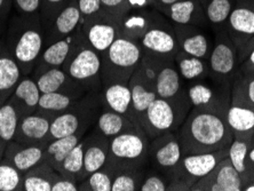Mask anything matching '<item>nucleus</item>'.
Wrapping results in <instances>:
<instances>
[{"mask_svg":"<svg viewBox=\"0 0 254 191\" xmlns=\"http://www.w3.org/2000/svg\"><path fill=\"white\" fill-rule=\"evenodd\" d=\"M52 191H78V183L60 174V178L54 183Z\"/></svg>","mask_w":254,"mask_h":191,"instance_id":"nucleus-50","label":"nucleus"},{"mask_svg":"<svg viewBox=\"0 0 254 191\" xmlns=\"http://www.w3.org/2000/svg\"><path fill=\"white\" fill-rule=\"evenodd\" d=\"M84 140L83 180L93 172L102 168L109 159V138L102 135L99 130L93 128L91 132L86 134Z\"/></svg>","mask_w":254,"mask_h":191,"instance_id":"nucleus-22","label":"nucleus"},{"mask_svg":"<svg viewBox=\"0 0 254 191\" xmlns=\"http://www.w3.org/2000/svg\"><path fill=\"white\" fill-rule=\"evenodd\" d=\"M145 170H124L116 172L111 191H139Z\"/></svg>","mask_w":254,"mask_h":191,"instance_id":"nucleus-41","label":"nucleus"},{"mask_svg":"<svg viewBox=\"0 0 254 191\" xmlns=\"http://www.w3.org/2000/svg\"><path fill=\"white\" fill-rule=\"evenodd\" d=\"M143 54L154 56L164 62L174 61L179 52V44L173 24L164 16L139 40Z\"/></svg>","mask_w":254,"mask_h":191,"instance_id":"nucleus-12","label":"nucleus"},{"mask_svg":"<svg viewBox=\"0 0 254 191\" xmlns=\"http://www.w3.org/2000/svg\"><path fill=\"white\" fill-rule=\"evenodd\" d=\"M136 124H134L127 116L103 108L93 128L99 130L102 135L110 140L111 137L127 132V130L134 128Z\"/></svg>","mask_w":254,"mask_h":191,"instance_id":"nucleus-33","label":"nucleus"},{"mask_svg":"<svg viewBox=\"0 0 254 191\" xmlns=\"http://www.w3.org/2000/svg\"><path fill=\"white\" fill-rule=\"evenodd\" d=\"M129 9H141V8H154L155 0H127Z\"/></svg>","mask_w":254,"mask_h":191,"instance_id":"nucleus-52","label":"nucleus"},{"mask_svg":"<svg viewBox=\"0 0 254 191\" xmlns=\"http://www.w3.org/2000/svg\"><path fill=\"white\" fill-rule=\"evenodd\" d=\"M36 81L40 89V93L60 92L79 97L87 93L78 82L74 81L65 72L62 66L48 69L44 73L40 74V76L37 77Z\"/></svg>","mask_w":254,"mask_h":191,"instance_id":"nucleus-25","label":"nucleus"},{"mask_svg":"<svg viewBox=\"0 0 254 191\" xmlns=\"http://www.w3.org/2000/svg\"><path fill=\"white\" fill-rule=\"evenodd\" d=\"M21 117L20 111L9 100L0 107V138L6 145L14 140Z\"/></svg>","mask_w":254,"mask_h":191,"instance_id":"nucleus-39","label":"nucleus"},{"mask_svg":"<svg viewBox=\"0 0 254 191\" xmlns=\"http://www.w3.org/2000/svg\"><path fill=\"white\" fill-rule=\"evenodd\" d=\"M86 134H87V132H77L72 135L50 141L45 147L44 162L50 164L58 172L61 167L63 160L68 156V153L83 140Z\"/></svg>","mask_w":254,"mask_h":191,"instance_id":"nucleus-31","label":"nucleus"},{"mask_svg":"<svg viewBox=\"0 0 254 191\" xmlns=\"http://www.w3.org/2000/svg\"><path fill=\"white\" fill-rule=\"evenodd\" d=\"M235 81L240 86L241 91L246 97V100L254 107V74L244 76L238 71L237 77L235 78Z\"/></svg>","mask_w":254,"mask_h":191,"instance_id":"nucleus-47","label":"nucleus"},{"mask_svg":"<svg viewBox=\"0 0 254 191\" xmlns=\"http://www.w3.org/2000/svg\"><path fill=\"white\" fill-rule=\"evenodd\" d=\"M79 99V96L66 94V93H42L37 111L50 115L55 118L60 114L70 109Z\"/></svg>","mask_w":254,"mask_h":191,"instance_id":"nucleus-36","label":"nucleus"},{"mask_svg":"<svg viewBox=\"0 0 254 191\" xmlns=\"http://www.w3.org/2000/svg\"><path fill=\"white\" fill-rule=\"evenodd\" d=\"M243 180L230 160L225 158L210 174L191 187L190 191H242Z\"/></svg>","mask_w":254,"mask_h":191,"instance_id":"nucleus-18","label":"nucleus"},{"mask_svg":"<svg viewBox=\"0 0 254 191\" xmlns=\"http://www.w3.org/2000/svg\"><path fill=\"white\" fill-rule=\"evenodd\" d=\"M190 110L191 109L156 97L144 112L140 126L150 140L162 134L177 132Z\"/></svg>","mask_w":254,"mask_h":191,"instance_id":"nucleus-9","label":"nucleus"},{"mask_svg":"<svg viewBox=\"0 0 254 191\" xmlns=\"http://www.w3.org/2000/svg\"><path fill=\"white\" fill-rule=\"evenodd\" d=\"M77 31L66 38L60 39L54 41L50 45H46L40 54L37 64L33 69L31 77L36 78L44 73L45 71L52 68H60L63 65V63L66 61L68 56L72 51L73 45L76 43Z\"/></svg>","mask_w":254,"mask_h":191,"instance_id":"nucleus-23","label":"nucleus"},{"mask_svg":"<svg viewBox=\"0 0 254 191\" xmlns=\"http://www.w3.org/2000/svg\"><path fill=\"white\" fill-rule=\"evenodd\" d=\"M103 109L101 91L87 92L72 107L57 116L51 124L50 141L77 132H91Z\"/></svg>","mask_w":254,"mask_h":191,"instance_id":"nucleus-3","label":"nucleus"},{"mask_svg":"<svg viewBox=\"0 0 254 191\" xmlns=\"http://www.w3.org/2000/svg\"><path fill=\"white\" fill-rule=\"evenodd\" d=\"M225 31L236 45L240 55L254 37V0H235Z\"/></svg>","mask_w":254,"mask_h":191,"instance_id":"nucleus-15","label":"nucleus"},{"mask_svg":"<svg viewBox=\"0 0 254 191\" xmlns=\"http://www.w3.org/2000/svg\"><path fill=\"white\" fill-rule=\"evenodd\" d=\"M77 3L81 14V21L103 9L101 0H77Z\"/></svg>","mask_w":254,"mask_h":191,"instance_id":"nucleus-49","label":"nucleus"},{"mask_svg":"<svg viewBox=\"0 0 254 191\" xmlns=\"http://www.w3.org/2000/svg\"><path fill=\"white\" fill-rule=\"evenodd\" d=\"M103 108L118 112L129 118L132 108V93L128 84L115 82L101 89ZM130 119V118H129Z\"/></svg>","mask_w":254,"mask_h":191,"instance_id":"nucleus-30","label":"nucleus"},{"mask_svg":"<svg viewBox=\"0 0 254 191\" xmlns=\"http://www.w3.org/2000/svg\"><path fill=\"white\" fill-rule=\"evenodd\" d=\"M163 17V14L158 10H152L150 8L129 9L121 20H119V29L121 36L129 40L139 43L148 30Z\"/></svg>","mask_w":254,"mask_h":191,"instance_id":"nucleus-21","label":"nucleus"},{"mask_svg":"<svg viewBox=\"0 0 254 191\" xmlns=\"http://www.w3.org/2000/svg\"><path fill=\"white\" fill-rule=\"evenodd\" d=\"M150 138L141 126L127 130L109 140V159L116 171L145 170L149 163Z\"/></svg>","mask_w":254,"mask_h":191,"instance_id":"nucleus-5","label":"nucleus"},{"mask_svg":"<svg viewBox=\"0 0 254 191\" xmlns=\"http://www.w3.org/2000/svg\"><path fill=\"white\" fill-rule=\"evenodd\" d=\"M251 142L252 140L234 137L229 145V149H228V159L230 160L235 170L240 173L243 181L246 179L249 173L248 153Z\"/></svg>","mask_w":254,"mask_h":191,"instance_id":"nucleus-40","label":"nucleus"},{"mask_svg":"<svg viewBox=\"0 0 254 191\" xmlns=\"http://www.w3.org/2000/svg\"><path fill=\"white\" fill-rule=\"evenodd\" d=\"M45 147L46 145L22 144L16 141H10L6 145L2 158L8 160L24 175L37 165L44 162Z\"/></svg>","mask_w":254,"mask_h":191,"instance_id":"nucleus-24","label":"nucleus"},{"mask_svg":"<svg viewBox=\"0 0 254 191\" xmlns=\"http://www.w3.org/2000/svg\"><path fill=\"white\" fill-rule=\"evenodd\" d=\"M157 97L167 100L178 106L191 109L187 95V87L184 85L180 73L175 66L174 61L164 63L155 82Z\"/></svg>","mask_w":254,"mask_h":191,"instance_id":"nucleus-16","label":"nucleus"},{"mask_svg":"<svg viewBox=\"0 0 254 191\" xmlns=\"http://www.w3.org/2000/svg\"><path fill=\"white\" fill-rule=\"evenodd\" d=\"M70 1L71 0H43L42 8H40L43 28L46 27Z\"/></svg>","mask_w":254,"mask_h":191,"instance_id":"nucleus-45","label":"nucleus"},{"mask_svg":"<svg viewBox=\"0 0 254 191\" xmlns=\"http://www.w3.org/2000/svg\"><path fill=\"white\" fill-rule=\"evenodd\" d=\"M177 135L184 155L216 151L229 147L234 138L226 116L199 108H191Z\"/></svg>","mask_w":254,"mask_h":191,"instance_id":"nucleus-1","label":"nucleus"},{"mask_svg":"<svg viewBox=\"0 0 254 191\" xmlns=\"http://www.w3.org/2000/svg\"><path fill=\"white\" fill-rule=\"evenodd\" d=\"M207 64L211 81L219 85L233 86L240 71V56L236 45L225 30L215 32Z\"/></svg>","mask_w":254,"mask_h":191,"instance_id":"nucleus-8","label":"nucleus"},{"mask_svg":"<svg viewBox=\"0 0 254 191\" xmlns=\"http://www.w3.org/2000/svg\"><path fill=\"white\" fill-rule=\"evenodd\" d=\"M60 173L46 162L40 163L23 175L22 191H52Z\"/></svg>","mask_w":254,"mask_h":191,"instance_id":"nucleus-32","label":"nucleus"},{"mask_svg":"<svg viewBox=\"0 0 254 191\" xmlns=\"http://www.w3.org/2000/svg\"><path fill=\"white\" fill-rule=\"evenodd\" d=\"M240 72L244 76L254 74V47L250 51V53L245 56L240 64Z\"/></svg>","mask_w":254,"mask_h":191,"instance_id":"nucleus-51","label":"nucleus"},{"mask_svg":"<svg viewBox=\"0 0 254 191\" xmlns=\"http://www.w3.org/2000/svg\"><path fill=\"white\" fill-rule=\"evenodd\" d=\"M6 48H7L6 40L3 39V38H0V56H1L3 52L6 51Z\"/></svg>","mask_w":254,"mask_h":191,"instance_id":"nucleus-55","label":"nucleus"},{"mask_svg":"<svg viewBox=\"0 0 254 191\" xmlns=\"http://www.w3.org/2000/svg\"><path fill=\"white\" fill-rule=\"evenodd\" d=\"M228 149L229 147L212 152L189 153L182 156L180 164L170 179L167 191H190L198 180L210 174L223 159L227 158Z\"/></svg>","mask_w":254,"mask_h":191,"instance_id":"nucleus-7","label":"nucleus"},{"mask_svg":"<svg viewBox=\"0 0 254 191\" xmlns=\"http://www.w3.org/2000/svg\"><path fill=\"white\" fill-rule=\"evenodd\" d=\"M143 52L137 41L118 37L113 45L101 55V81L103 86L128 81L141 61Z\"/></svg>","mask_w":254,"mask_h":191,"instance_id":"nucleus-4","label":"nucleus"},{"mask_svg":"<svg viewBox=\"0 0 254 191\" xmlns=\"http://www.w3.org/2000/svg\"><path fill=\"white\" fill-rule=\"evenodd\" d=\"M206 80L195 81L187 86V95L191 108L210 110L227 116L231 100V86L219 85Z\"/></svg>","mask_w":254,"mask_h":191,"instance_id":"nucleus-11","label":"nucleus"},{"mask_svg":"<svg viewBox=\"0 0 254 191\" xmlns=\"http://www.w3.org/2000/svg\"><path fill=\"white\" fill-rule=\"evenodd\" d=\"M128 86L132 93V108H130V121L140 126L141 119L148 107L154 101L157 94L155 86L143 79L136 71L130 77Z\"/></svg>","mask_w":254,"mask_h":191,"instance_id":"nucleus-26","label":"nucleus"},{"mask_svg":"<svg viewBox=\"0 0 254 191\" xmlns=\"http://www.w3.org/2000/svg\"><path fill=\"white\" fill-rule=\"evenodd\" d=\"M5 149H6V144L3 143V142L1 141V138H0V160L2 159L3 152H5Z\"/></svg>","mask_w":254,"mask_h":191,"instance_id":"nucleus-56","label":"nucleus"},{"mask_svg":"<svg viewBox=\"0 0 254 191\" xmlns=\"http://www.w3.org/2000/svg\"><path fill=\"white\" fill-rule=\"evenodd\" d=\"M9 53L20 65L22 74H31L45 47V35L40 14L15 16L6 36Z\"/></svg>","mask_w":254,"mask_h":191,"instance_id":"nucleus-2","label":"nucleus"},{"mask_svg":"<svg viewBox=\"0 0 254 191\" xmlns=\"http://www.w3.org/2000/svg\"><path fill=\"white\" fill-rule=\"evenodd\" d=\"M116 167L110 162H107L102 168L93 172L78 185L80 191H111L113 181L116 174Z\"/></svg>","mask_w":254,"mask_h":191,"instance_id":"nucleus-37","label":"nucleus"},{"mask_svg":"<svg viewBox=\"0 0 254 191\" xmlns=\"http://www.w3.org/2000/svg\"><path fill=\"white\" fill-rule=\"evenodd\" d=\"M165 16L169 17L173 24L208 27L199 0H179L170 6Z\"/></svg>","mask_w":254,"mask_h":191,"instance_id":"nucleus-27","label":"nucleus"},{"mask_svg":"<svg viewBox=\"0 0 254 191\" xmlns=\"http://www.w3.org/2000/svg\"><path fill=\"white\" fill-rule=\"evenodd\" d=\"M184 152L179 141L177 132H170L151 138L149 143V163L163 173L165 177L171 179L174 174L179 164H180Z\"/></svg>","mask_w":254,"mask_h":191,"instance_id":"nucleus-13","label":"nucleus"},{"mask_svg":"<svg viewBox=\"0 0 254 191\" xmlns=\"http://www.w3.org/2000/svg\"><path fill=\"white\" fill-rule=\"evenodd\" d=\"M81 24V14L77 0L71 1L44 28L45 46L73 35Z\"/></svg>","mask_w":254,"mask_h":191,"instance_id":"nucleus-20","label":"nucleus"},{"mask_svg":"<svg viewBox=\"0 0 254 191\" xmlns=\"http://www.w3.org/2000/svg\"><path fill=\"white\" fill-rule=\"evenodd\" d=\"M199 1L203 7L208 27H211L214 32L225 30L235 0H199Z\"/></svg>","mask_w":254,"mask_h":191,"instance_id":"nucleus-35","label":"nucleus"},{"mask_svg":"<svg viewBox=\"0 0 254 191\" xmlns=\"http://www.w3.org/2000/svg\"><path fill=\"white\" fill-rule=\"evenodd\" d=\"M169 181L170 179L158 171L145 173L139 191H167Z\"/></svg>","mask_w":254,"mask_h":191,"instance_id":"nucleus-44","label":"nucleus"},{"mask_svg":"<svg viewBox=\"0 0 254 191\" xmlns=\"http://www.w3.org/2000/svg\"><path fill=\"white\" fill-rule=\"evenodd\" d=\"M22 77L20 65L6 48L0 56V107L9 100Z\"/></svg>","mask_w":254,"mask_h":191,"instance_id":"nucleus-29","label":"nucleus"},{"mask_svg":"<svg viewBox=\"0 0 254 191\" xmlns=\"http://www.w3.org/2000/svg\"><path fill=\"white\" fill-rule=\"evenodd\" d=\"M43 0H13L15 8L20 15L32 16L40 14Z\"/></svg>","mask_w":254,"mask_h":191,"instance_id":"nucleus-46","label":"nucleus"},{"mask_svg":"<svg viewBox=\"0 0 254 191\" xmlns=\"http://www.w3.org/2000/svg\"><path fill=\"white\" fill-rule=\"evenodd\" d=\"M40 95L42 93L36 79L28 74L21 78L12 96L9 97V101L20 111L21 116H27L38 109Z\"/></svg>","mask_w":254,"mask_h":191,"instance_id":"nucleus-28","label":"nucleus"},{"mask_svg":"<svg viewBox=\"0 0 254 191\" xmlns=\"http://www.w3.org/2000/svg\"><path fill=\"white\" fill-rule=\"evenodd\" d=\"M226 118L234 137L253 140L254 107L246 100L235 80L231 86L230 106L228 108Z\"/></svg>","mask_w":254,"mask_h":191,"instance_id":"nucleus-14","label":"nucleus"},{"mask_svg":"<svg viewBox=\"0 0 254 191\" xmlns=\"http://www.w3.org/2000/svg\"><path fill=\"white\" fill-rule=\"evenodd\" d=\"M103 9L114 15L117 18H121L128 12L129 7L127 0H101Z\"/></svg>","mask_w":254,"mask_h":191,"instance_id":"nucleus-48","label":"nucleus"},{"mask_svg":"<svg viewBox=\"0 0 254 191\" xmlns=\"http://www.w3.org/2000/svg\"><path fill=\"white\" fill-rule=\"evenodd\" d=\"M12 6L13 0H0V21L5 22Z\"/></svg>","mask_w":254,"mask_h":191,"instance_id":"nucleus-54","label":"nucleus"},{"mask_svg":"<svg viewBox=\"0 0 254 191\" xmlns=\"http://www.w3.org/2000/svg\"><path fill=\"white\" fill-rule=\"evenodd\" d=\"M173 28L179 44V51L207 61L214 39H212L203 28L182 24H173Z\"/></svg>","mask_w":254,"mask_h":191,"instance_id":"nucleus-19","label":"nucleus"},{"mask_svg":"<svg viewBox=\"0 0 254 191\" xmlns=\"http://www.w3.org/2000/svg\"><path fill=\"white\" fill-rule=\"evenodd\" d=\"M3 29H5V24H3V21H0V36H1ZM0 38H1V37H0Z\"/></svg>","mask_w":254,"mask_h":191,"instance_id":"nucleus-57","label":"nucleus"},{"mask_svg":"<svg viewBox=\"0 0 254 191\" xmlns=\"http://www.w3.org/2000/svg\"><path fill=\"white\" fill-rule=\"evenodd\" d=\"M175 66L185 81L195 82L208 78V64L206 60L187 55L179 51L174 58Z\"/></svg>","mask_w":254,"mask_h":191,"instance_id":"nucleus-34","label":"nucleus"},{"mask_svg":"<svg viewBox=\"0 0 254 191\" xmlns=\"http://www.w3.org/2000/svg\"><path fill=\"white\" fill-rule=\"evenodd\" d=\"M164 63L166 62H164L159 59H156L154 56L143 54L135 71L142 78H143V79H145L148 82H150L151 85L155 86L157 76H158L159 71L164 65Z\"/></svg>","mask_w":254,"mask_h":191,"instance_id":"nucleus-43","label":"nucleus"},{"mask_svg":"<svg viewBox=\"0 0 254 191\" xmlns=\"http://www.w3.org/2000/svg\"><path fill=\"white\" fill-rule=\"evenodd\" d=\"M85 137V136H84ZM84 148H85V140L83 138L72 150H71L68 156L65 157L64 160L58 171L62 177L68 178L72 181L79 182L83 180V172H84Z\"/></svg>","mask_w":254,"mask_h":191,"instance_id":"nucleus-38","label":"nucleus"},{"mask_svg":"<svg viewBox=\"0 0 254 191\" xmlns=\"http://www.w3.org/2000/svg\"><path fill=\"white\" fill-rule=\"evenodd\" d=\"M54 117L43 112L22 116L14 140L22 144L46 145L50 142L51 124Z\"/></svg>","mask_w":254,"mask_h":191,"instance_id":"nucleus-17","label":"nucleus"},{"mask_svg":"<svg viewBox=\"0 0 254 191\" xmlns=\"http://www.w3.org/2000/svg\"><path fill=\"white\" fill-rule=\"evenodd\" d=\"M23 174L8 160H0V191H22Z\"/></svg>","mask_w":254,"mask_h":191,"instance_id":"nucleus-42","label":"nucleus"},{"mask_svg":"<svg viewBox=\"0 0 254 191\" xmlns=\"http://www.w3.org/2000/svg\"><path fill=\"white\" fill-rule=\"evenodd\" d=\"M177 1H179V0H155L154 8L165 16V13L170 8V6H172Z\"/></svg>","mask_w":254,"mask_h":191,"instance_id":"nucleus-53","label":"nucleus"},{"mask_svg":"<svg viewBox=\"0 0 254 191\" xmlns=\"http://www.w3.org/2000/svg\"><path fill=\"white\" fill-rule=\"evenodd\" d=\"M81 35L87 45L102 55L114 41L121 37L119 18L102 9L84 18L80 24Z\"/></svg>","mask_w":254,"mask_h":191,"instance_id":"nucleus-10","label":"nucleus"},{"mask_svg":"<svg viewBox=\"0 0 254 191\" xmlns=\"http://www.w3.org/2000/svg\"><path fill=\"white\" fill-rule=\"evenodd\" d=\"M62 68L86 92L102 89V81H101L102 59L98 52L86 43L81 35L80 27L77 30V38L72 51L66 61L63 63Z\"/></svg>","mask_w":254,"mask_h":191,"instance_id":"nucleus-6","label":"nucleus"}]
</instances>
